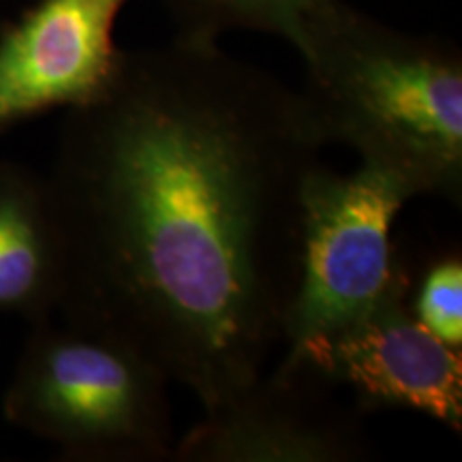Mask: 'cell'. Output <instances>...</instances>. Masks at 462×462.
<instances>
[{"label": "cell", "mask_w": 462, "mask_h": 462, "mask_svg": "<svg viewBox=\"0 0 462 462\" xmlns=\"http://www.w3.org/2000/svg\"><path fill=\"white\" fill-rule=\"evenodd\" d=\"M340 388L293 357H282L253 388L208 411L180 441V462H351L368 456L360 411Z\"/></svg>", "instance_id": "6"}, {"label": "cell", "mask_w": 462, "mask_h": 462, "mask_svg": "<svg viewBox=\"0 0 462 462\" xmlns=\"http://www.w3.org/2000/svg\"><path fill=\"white\" fill-rule=\"evenodd\" d=\"M56 285V225L32 189L17 178H0V309L39 304Z\"/></svg>", "instance_id": "8"}, {"label": "cell", "mask_w": 462, "mask_h": 462, "mask_svg": "<svg viewBox=\"0 0 462 462\" xmlns=\"http://www.w3.org/2000/svg\"><path fill=\"white\" fill-rule=\"evenodd\" d=\"M170 379L118 340L78 330L39 340L11 396L20 420L90 458L170 460Z\"/></svg>", "instance_id": "3"}, {"label": "cell", "mask_w": 462, "mask_h": 462, "mask_svg": "<svg viewBox=\"0 0 462 462\" xmlns=\"http://www.w3.org/2000/svg\"><path fill=\"white\" fill-rule=\"evenodd\" d=\"M302 92L323 142L413 193L460 204L462 62L456 50L374 24L338 3L302 51Z\"/></svg>", "instance_id": "2"}, {"label": "cell", "mask_w": 462, "mask_h": 462, "mask_svg": "<svg viewBox=\"0 0 462 462\" xmlns=\"http://www.w3.org/2000/svg\"><path fill=\"white\" fill-rule=\"evenodd\" d=\"M409 309L426 330L462 351V259L449 253L432 262L418 282L411 281Z\"/></svg>", "instance_id": "10"}, {"label": "cell", "mask_w": 462, "mask_h": 462, "mask_svg": "<svg viewBox=\"0 0 462 462\" xmlns=\"http://www.w3.org/2000/svg\"><path fill=\"white\" fill-rule=\"evenodd\" d=\"M413 193L390 173L319 163L302 187V270L285 326V349L366 313L402 270L392 225Z\"/></svg>", "instance_id": "4"}, {"label": "cell", "mask_w": 462, "mask_h": 462, "mask_svg": "<svg viewBox=\"0 0 462 462\" xmlns=\"http://www.w3.org/2000/svg\"><path fill=\"white\" fill-rule=\"evenodd\" d=\"M407 263L385 293L340 330L287 346L300 360L354 396L364 413L407 409L462 430V351L439 340L409 309Z\"/></svg>", "instance_id": "5"}, {"label": "cell", "mask_w": 462, "mask_h": 462, "mask_svg": "<svg viewBox=\"0 0 462 462\" xmlns=\"http://www.w3.org/2000/svg\"><path fill=\"white\" fill-rule=\"evenodd\" d=\"M340 0H171L189 22L187 37L212 39L221 28L285 37L302 54L309 37Z\"/></svg>", "instance_id": "9"}, {"label": "cell", "mask_w": 462, "mask_h": 462, "mask_svg": "<svg viewBox=\"0 0 462 462\" xmlns=\"http://www.w3.org/2000/svg\"><path fill=\"white\" fill-rule=\"evenodd\" d=\"M129 0H42L0 39V126L106 95L123 54L114 24Z\"/></svg>", "instance_id": "7"}, {"label": "cell", "mask_w": 462, "mask_h": 462, "mask_svg": "<svg viewBox=\"0 0 462 462\" xmlns=\"http://www.w3.org/2000/svg\"><path fill=\"white\" fill-rule=\"evenodd\" d=\"M78 112L56 238L79 330L131 346L215 411L285 343L302 187L326 142L302 92L201 37L123 54Z\"/></svg>", "instance_id": "1"}]
</instances>
